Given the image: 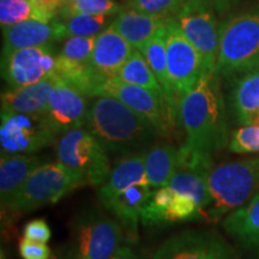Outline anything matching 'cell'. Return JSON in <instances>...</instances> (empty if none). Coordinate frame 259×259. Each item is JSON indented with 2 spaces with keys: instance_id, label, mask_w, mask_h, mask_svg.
Instances as JSON below:
<instances>
[{
  "instance_id": "obj_1",
  "label": "cell",
  "mask_w": 259,
  "mask_h": 259,
  "mask_svg": "<svg viewBox=\"0 0 259 259\" xmlns=\"http://www.w3.org/2000/svg\"><path fill=\"white\" fill-rule=\"evenodd\" d=\"M178 119L186 134L185 147L212 155L228 142L225 99L216 73L205 72L178 103Z\"/></svg>"
},
{
  "instance_id": "obj_2",
  "label": "cell",
  "mask_w": 259,
  "mask_h": 259,
  "mask_svg": "<svg viewBox=\"0 0 259 259\" xmlns=\"http://www.w3.org/2000/svg\"><path fill=\"white\" fill-rule=\"evenodd\" d=\"M84 127L95 136L107 153L122 156L148 150L145 148L157 135L147 119L108 95L92 96Z\"/></svg>"
},
{
  "instance_id": "obj_3",
  "label": "cell",
  "mask_w": 259,
  "mask_h": 259,
  "mask_svg": "<svg viewBox=\"0 0 259 259\" xmlns=\"http://www.w3.org/2000/svg\"><path fill=\"white\" fill-rule=\"evenodd\" d=\"M259 71V10L234 15L221 27L215 73L236 79Z\"/></svg>"
},
{
  "instance_id": "obj_4",
  "label": "cell",
  "mask_w": 259,
  "mask_h": 259,
  "mask_svg": "<svg viewBox=\"0 0 259 259\" xmlns=\"http://www.w3.org/2000/svg\"><path fill=\"white\" fill-rule=\"evenodd\" d=\"M208 184L212 203L205 220L218 222L247 203L259 190V156L212 167Z\"/></svg>"
},
{
  "instance_id": "obj_5",
  "label": "cell",
  "mask_w": 259,
  "mask_h": 259,
  "mask_svg": "<svg viewBox=\"0 0 259 259\" xmlns=\"http://www.w3.org/2000/svg\"><path fill=\"white\" fill-rule=\"evenodd\" d=\"M57 161L78 179L80 185L101 186L109 171L108 153L85 127L60 135L56 144Z\"/></svg>"
},
{
  "instance_id": "obj_6",
  "label": "cell",
  "mask_w": 259,
  "mask_h": 259,
  "mask_svg": "<svg viewBox=\"0 0 259 259\" xmlns=\"http://www.w3.org/2000/svg\"><path fill=\"white\" fill-rule=\"evenodd\" d=\"M79 186L78 179L59 162H45L32 170L5 210L12 213L34 211L56 204Z\"/></svg>"
},
{
  "instance_id": "obj_7",
  "label": "cell",
  "mask_w": 259,
  "mask_h": 259,
  "mask_svg": "<svg viewBox=\"0 0 259 259\" xmlns=\"http://www.w3.org/2000/svg\"><path fill=\"white\" fill-rule=\"evenodd\" d=\"M96 95H108L120 100L150 122L157 135L170 136L176 130L178 108L166 95H160L143 87L124 83L115 78L107 79L97 87Z\"/></svg>"
},
{
  "instance_id": "obj_8",
  "label": "cell",
  "mask_w": 259,
  "mask_h": 259,
  "mask_svg": "<svg viewBox=\"0 0 259 259\" xmlns=\"http://www.w3.org/2000/svg\"><path fill=\"white\" fill-rule=\"evenodd\" d=\"M72 235L74 259H111L122 246L125 232L118 221L90 210L73 220Z\"/></svg>"
},
{
  "instance_id": "obj_9",
  "label": "cell",
  "mask_w": 259,
  "mask_h": 259,
  "mask_svg": "<svg viewBox=\"0 0 259 259\" xmlns=\"http://www.w3.org/2000/svg\"><path fill=\"white\" fill-rule=\"evenodd\" d=\"M59 136L46 114H23L2 109V154H34L56 144Z\"/></svg>"
},
{
  "instance_id": "obj_10",
  "label": "cell",
  "mask_w": 259,
  "mask_h": 259,
  "mask_svg": "<svg viewBox=\"0 0 259 259\" xmlns=\"http://www.w3.org/2000/svg\"><path fill=\"white\" fill-rule=\"evenodd\" d=\"M174 19L199 53L205 72L215 73L222 27L215 10L206 6L184 4Z\"/></svg>"
},
{
  "instance_id": "obj_11",
  "label": "cell",
  "mask_w": 259,
  "mask_h": 259,
  "mask_svg": "<svg viewBox=\"0 0 259 259\" xmlns=\"http://www.w3.org/2000/svg\"><path fill=\"white\" fill-rule=\"evenodd\" d=\"M167 69L173 97L179 103L180 97L193 88L205 73L202 58L181 31L176 19L168 22Z\"/></svg>"
},
{
  "instance_id": "obj_12",
  "label": "cell",
  "mask_w": 259,
  "mask_h": 259,
  "mask_svg": "<svg viewBox=\"0 0 259 259\" xmlns=\"http://www.w3.org/2000/svg\"><path fill=\"white\" fill-rule=\"evenodd\" d=\"M56 64L53 45L23 48L2 58L3 78L9 89L22 88L54 76Z\"/></svg>"
},
{
  "instance_id": "obj_13",
  "label": "cell",
  "mask_w": 259,
  "mask_h": 259,
  "mask_svg": "<svg viewBox=\"0 0 259 259\" xmlns=\"http://www.w3.org/2000/svg\"><path fill=\"white\" fill-rule=\"evenodd\" d=\"M153 259H233V251L211 232L184 231L162 242Z\"/></svg>"
},
{
  "instance_id": "obj_14",
  "label": "cell",
  "mask_w": 259,
  "mask_h": 259,
  "mask_svg": "<svg viewBox=\"0 0 259 259\" xmlns=\"http://www.w3.org/2000/svg\"><path fill=\"white\" fill-rule=\"evenodd\" d=\"M199 218L200 212L196 200L189 194L178 192L169 186L154 191L141 212V222L145 227H164Z\"/></svg>"
},
{
  "instance_id": "obj_15",
  "label": "cell",
  "mask_w": 259,
  "mask_h": 259,
  "mask_svg": "<svg viewBox=\"0 0 259 259\" xmlns=\"http://www.w3.org/2000/svg\"><path fill=\"white\" fill-rule=\"evenodd\" d=\"M88 96L59 78L50 95L46 118L59 135L84 127L88 112Z\"/></svg>"
},
{
  "instance_id": "obj_16",
  "label": "cell",
  "mask_w": 259,
  "mask_h": 259,
  "mask_svg": "<svg viewBox=\"0 0 259 259\" xmlns=\"http://www.w3.org/2000/svg\"><path fill=\"white\" fill-rule=\"evenodd\" d=\"M3 57L23 48L41 47L66 40V32L59 18L52 22L28 19L3 30Z\"/></svg>"
},
{
  "instance_id": "obj_17",
  "label": "cell",
  "mask_w": 259,
  "mask_h": 259,
  "mask_svg": "<svg viewBox=\"0 0 259 259\" xmlns=\"http://www.w3.org/2000/svg\"><path fill=\"white\" fill-rule=\"evenodd\" d=\"M132 51L134 47L111 24L96 36L90 65L99 78L105 82L114 78Z\"/></svg>"
},
{
  "instance_id": "obj_18",
  "label": "cell",
  "mask_w": 259,
  "mask_h": 259,
  "mask_svg": "<svg viewBox=\"0 0 259 259\" xmlns=\"http://www.w3.org/2000/svg\"><path fill=\"white\" fill-rule=\"evenodd\" d=\"M145 153L147 150L125 155L120 161L116 162L105 183L97 190V197L102 206L112 202L132 185L148 184L145 177Z\"/></svg>"
},
{
  "instance_id": "obj_19",
  "label": "cell",
  "mask_w": 259,
  "mask_h": 259,
  "mask_svg": "<svg viewBox=\"0 0 259 259\" xmlns=\"http://www.w3.org/2000/svg\"><path fill=\"white\" fill-rule=\"evenodd\" d=\"M170 18L124 8L116 14V17L111 24L135 50L141 51L161 28L167 25Z\"/></svg>"
},
{
  "instance_id": "obj_20",
  "label": "cell",
  "mask_w": 259,
  "mask_h": 259,
  "mask_svg": "<svg viewBox=\"0 0 259 259\" xmlns=\"http://www.w3.org/2000/svg\"><path fill=\"white\" fill-rule=\"evenodd\" d=\"M58 80L59 77L54 74L30 85L9 89L2 94V109L23 114H45Z\"/></svg>"
},
{
  "instance_id": "obj_21",
  "label": "cell",
  "mask_w": 259,
  "mask_h": 259,
  "mask_svg": "<svg viewBox=\"0 0 259 259\" xmlns=\"http://www.w3.org/2000/svg\"><path fill=\"white\" fill-rule=\"evenodd\" d=\"M222 227L242 247L259 253V190L247 203L229 212Z\"/></svg>"
},
{
  "instance_id": "obj_22",
  "label": "cell",
  "mask_w": 259,
  "mask_h": 259,
  "mask_svg": "<svg viewBox=\"0 0 259 259\" xmlns=\"http://www.w3.org/2000/svg\"><path fill=\"white\" fill-rule=\"evenodd\" d=\"M153 192V187L149 184H136L105 205L115 216L116 221L120 223L125 234L130 238L137 239L142 209Z\"/></svg>"
},
{
  "instance_id": "obj_23",
  "label": "cell",
  "mask_w": 259,
  "mask_h": 259,
  "mask_svg": "<svg viewBox=\"0 0 259 259\" xmlns=\"http://www.w3.org/2000/svg\"><path fill=\"white\" fill-rule=\"evenodd\" d=\"M45 163L41 157L35 155L2 154L0 160V198L5 208L11 202L17 191L28 179V177L38 166Z\"/></svg>"
},
{
  "instance_id": "obj_24",
  "label": "cell",
  "mask_w": 259,
  "mask_h": 259,
  "mask_svg": "<svg viewBox=\"0 0 259 259\" xmlns=\"http://www.w3.org/2000/svg\"><path fill=\"white\" fill-rule=\"evenodd\" d=\"M231 103L239 124H253L259 115V71L242 74L234 79Z\"/></svg>"
},
{
  "instance_id": "obj_25",
  "label": "cell",
  "mask_w": 259,
  "mask_h": 259,
  "mask_svg": "<svg viewBox=\"0 0 259 259\" xmlns=\"http://www.w3.org/2000/svg\"><path fill=\"white\" fill-rule=\"evenodd\" d=\"M179 149L163 142L148 149L145 153V177L153 189L169 185L177 170Z\"/></svg>"
},
{
  "instance_id": "obj_26",
  "label": "cell",
  "mask_w": 259,
  "mask_h": 259,
  "mask_svg": "<svg viewBox=\"0 0 259 259\" xmlns=\"http://www.w3.org/2000/svg\"><path fill=\"white\" fill-rule=\"evenodd\" d=\"M167 32L168 23L163 28H161L150 41H148L144 45V47L142 48L141 52L143 53L145 59H147L149 66L153 70L157 80L160 82L164 93H166L167 97L169 99V101L178 108V103L174 100L173 93H171L169 76H168L167 69Z\"/></svg>"
},
{
  "instance_id": "obj_27",
  "label": "cell",
  "mask_w": 259,
  "mask_h": 259,
  "mask_svg": "<svg viewBox=\"0 0 259 259\" xmlns=\"http://www.w3.org/2000/svg\"><path fill=\"white\" fill-rule=\"evenodd\" d=\"M114 78L121 80L124 83L143 87V88L160 94V95H166L153 70L149 66L143 53L141 51L135 50V48L132 51L131 56L128 57V59L125 61L120 70L116 72Z\"/></svg>"
},
{
  "instance_id": "obj_28",
  "label": "cell",
  "mask_w": 259,
  "mask_h": 259,
  "mask_svg": "<svg viewBox=\"0 0 259 259\" xmlns=\"http://www.w3.org/2000/svg\"><path fill=\"white\" fill-rule=\"evenodd\" d=\"M58 18V15L44 11L32 0H0V24L3 30L28 19L52 22Z\"/></svg>"
},
{
  "instance_id": "obj_29",
  "label": "cell",
  "mask_w": 259,
  "mask_h": 259,
  "mask_svg": "<svg viewBox=\"0 0 259 259\" xmlns=\"http://www.w3.org/2000/svg\"><path fill=\"white\" fill-rule=\"evenodd\" d=\"M111 16L78 14L59 18L64 25L66 37L70 36H96L108 27Z\"/></svg>"
},
{
  "instance_id": "obj_30",
  "label": "cell",
  "mask_w": 259,
  "mask_h": 259,
  "mask_svg": "<svg viewBox=\"0 0 259 259\" xmlns=\"http://www.w3.org/2000/svg\"><path fill=\"white\" fill-rule=\"evenodd\" d=\"M121 10V6L114 0H77L60 8L58 11V17L66 18L78 14L113 16L119 14Z\"/></svg>"
},
{
  "instance_id": "obj_31",
  "label": "cell",
  "mask_w": 259,
  "mask_h": 259,
  "mask_svg": "<svg viewBox=\"0 0 259 259\" xmlns=\"http://www.w3.org/2000/svg\"><path fill=\"white\" fill-rule=\"evenodd\" d=\"M97 36V35H96ZM96 36H70L65 40L58 56L79 64H90Z\"/></svg>"
},
{
  "instance_id": "obj_32",
  "label": "cell",
  "mask_w": 259,
  "mask_h": 259,
  "mask_svg": "<svg viewBox=\"0 0 259 259\" xmlns=\"http://www.w3.org/2000/svg\"><path fill=\"white\" fill-rule=\"evenodd\" d=\"M228 147L236 154L259 153V125H242L233 131Z\"/></svg>"
},
{
  "instance_id": "obj_33",
  "label": "cell",
  "mask_w": 259,
  "mask_h": 259,
  "mask_svg": "<svg viewBox=\"0 0 259 259\" xmlns=\"http://www.w3.org/2000/svg\"><path fill=\"white\" fill-rule=\"evenodd\" d=\"M185 0H128L126 8L150 15L174 17Z\"/></svg>"
},
{
  "instance_id": "obj_34",
  "label": "cell",
  "mask_w": 259,
  "mask_h": 259,
  "mask_svg": "<svg viewBox=\"0 0 259 259\" xmlns=\"http://www.w3.org/2000/svg\"><path fill=\"white\" fill-rule=\"evenodd\" d=\"M23 236L31 241L47 244L51 240L52 232L48 223L44 219H35L24 226Z\"/></svg>"
},
{
  "instance_id": "obj_35",
  "label": "cell",
  "mask_w": 259,
  "mask_h": 259,
  "mask_svg": "<svg viewBox=\"0 0 259 259\" xmlns=\"http://www.w3.org/2000/svg\"><path fill=\"white\" fill-rule=\"evenodd\" d=\"M18 250L22 259H48L52 254L47 244L31 241L24 236L19 240Z\"/></svg>"
},
{
  "instance_id": "obj_36",
  "label": "cell",
  "mask_w": 259,
  "mask_h": 259,
  "mask_svg": "<svg viewBox=\"0 0 259 259\" xmlns=\"http://www.w3.org/2000/svg\"><path fill=\"white\" fill-rule=\"evenodd\" d=\"M233 0H185V5H193V6H206L211 8L215 11L226 9L227 6L231 4Z\"/></svg>"
},
{
  "instance_id": "obj_37",
  "label": "cell",
  "mask_w": 259,
  "mask_h": 259,
  "mask_svg": "<svg viewBox=\"0 0 259 259\" xmlns=\"http://www.w3.org/2000/svg\"><path fill=\"white\" fill-rule=\"evenodd\" d=\"M48 259H74L72 244H65L59 246L56 251L52 252L51 257Z\"/></svg>"
},
{
  "instance_id": "obj_38",
  "label": "cell",
  "mask_w": 259,
  "mask_h": 259,
  "mask_svg": "<svg viewBox=\"0 0 259 259\" xmlns=\"http://www.w3.org/2000/svg\"><path fill=\"white\" fill-rule=\"evenodd\" d=\"M111 259H139V257L134 251V248L130 247L128 245H122L120 246V248L113 254V257Z\"/></svg>"
},
{
  "instance_id": "obj_39",
  "label": "cell",
  "mask_w": 259,
  "mask_h": 259,
  "mask_svg": "<svg viewBox=\"0 0 259 259\" xmlns=\"http://www.w3.org/2000/svg\"><path fill=\"white\" fill-rule=\"evenodd\" d=\"M32 2L41 10H44V11L58 15V6L56 0H32Z\"/></svg>"
},
{
  "instance_id": "obj_40",
  "label": "cell",
  "mask_w": 259,
  "mask_h": 259,
  "mask_svg": "<svg viewBox=\"0 0 259 259\" xmlns=\"http://www.w3.org/2000/svg\"><path fill=\"white\" fill-rule=\"evenodd\" d=\"M73 2H77V0H56L57 6H58V11H59L60 8H63V6L70 4V3H73Z\"/></svg>"
},
{
  "instance_id": "obj_41",
  "label": "cell",
  "mask_w": 259,
  "mask_h": 259,
  "mask_svg": "<svg viewBox=\"0 0 259 259\" xmlns=\"http://www.w3.org/2000/svg\"><path fill=\"white\" fill-rule=\"evenodd\" d=\"M253 124H255V125H259V115L257 116V118H255V120H254Z\"/></svg>"
},
{
  "instance_id": "obj_42",
  "label": "cell",
  "mask_w": 259,
  "mask_h": 259,
  "mask_svg": "<svg viewBox=\"0 0 259 259\" xmlns=\"http://www.w3.org/2000/svg\"><path fill=\"white\" fill-rule=\"evenodd\" d=\"M0 259H5V257H4V252H2V255H0Z\"/></svg>"
}]
</instances>
